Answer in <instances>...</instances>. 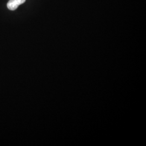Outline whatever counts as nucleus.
Returning <instances> with one entry per match:
<instances>
[{
    "label": "nucleus",
    "mask_w": 146,
    "mask_h": 146,
    "mask_svg": "<svg viewBox=\"0 0 146 146\" xmlns=\"http://www.w3.org/2000/svg\"><path fill=\"white\" fill-rule=\"evenodd\" d=\"M26 0H9L7 3V8L11 11H15L19 5L24 3Z\"/></svg>",
    "instance_id": "nucleus-1"
}]
</instances>
